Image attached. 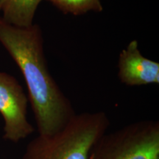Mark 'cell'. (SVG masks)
Returning <instances> with one entry per match:
<instances>
[{
	"label": "cell",
	"instance_id": "obj_1",
	"mask_svg": "<svg viewBox=\"0 0 159 159\" xmlns=\"http://www.w3.org/2000/svg\"><path fill=\"white\" fill-rule=\"evenodd\" d=\"M0 43L22 73L39 136L60 132L76 114L49 72L39 25L21 28L0 17Z\"/></svg>",
	"mask_w": 159,
	"mask_h": 159
},
{
	"label": "cell",
	"instance_id": "obj_2",
	"mask_svg": "<svg viewBox=\"0 0 159 159\" xmlns=\"http://www.w3.org/2000/svg\"><path fill=\"white\" fill-rule=\"evenodd\" d=\"M109 125L104 111L76 114L53 136L39 135L33 139L27 145L22 159H88Z\"/></svg>",
	"mask_w": 159,
	"mask_h": 159
},
{
	"label": "cell",
	"instance_id": "obj_3",
	"mask_svg": "<svg viewBox=\"0 0 159 159\" xmlns=\"http://www.w3.org/2000/svg\"><path fill=\"white\" fill-rule=\"evenodd\" d=\"M88 159H159V122L139 121L104 134Z\"/></svg>",
	"mask_w": 159,
	"mask_h": 159
},
{
	"label": "cell",
	"instance_id": "obj_4",
	"mask_svg": "<svg viewBox=\"0 0 159 159\" xmlns=\"http://www.w3.org/2000/svg\"><path fill=\"white\" fill-rule=\"evenodd\" d=\"M28 98L14 77L0 71V114L5 140L17 143L35 131L27 119Z\"/></svg>",
	"mask_w": 159,
	"mask_h": 159
},
{
	"label": "cell",
	"instance_id": "obj_5",
	"mask_svg": "<svg viewBox=\"0 0 159 159\" xmlns=\"http://www.w3.org/2000/svg\"><path fill=\"white\" fill-rule=\"evenodd\" d=\"M118 77L129 86L159 83V63L144 57L133 40L119 54Z\"/></svg>",
	"mask_w": 159,
	"mask_h": 159
},
{
	"label": "cell",
	"instance_id": "obj_6",
	"mask_svg": "<svg viewBox=\"0 0 159 159\" xmlns=\"http://www.w3.org/2000/svg\"><path fill=\"white\" fill-rule=\"evenodd\" d=\"M42 0H6L1 17L14 27L27 28L33 25L35 11Z\"/></svg>",
	"mask_w": 159,
	"mask_h": 159
},
{
	"label": "cell",
	"instance_id": "obj_7",
	"mask_svg": "<svg viewBox=\"0 0 159 159\" xmlns=\"http://www.w3.org/2000/svg\"><path fill=\"white\" fill-rule=\"evenodd\" d=\"M64 14L81 16L89 11H103L100 0H47Z\"/></svg>",
	"mask_w": 159,
	"mask_h": 159
},
{
	"label": "cell",
	"instance_id": "obj_8",
	"mask_svg": "<svg viewBox=\"0 0 159 159\" xmlns=\"http://www.w3.org/2000/svg\"><path fill=\"white\" fill-rule=\"evenodd\" d=\"M5 2H6V0H0V11L2 10L4 5H5Z\"/></svg>",
	"mask_w": 159,
	"mask_h": 159
}]
</instances>
